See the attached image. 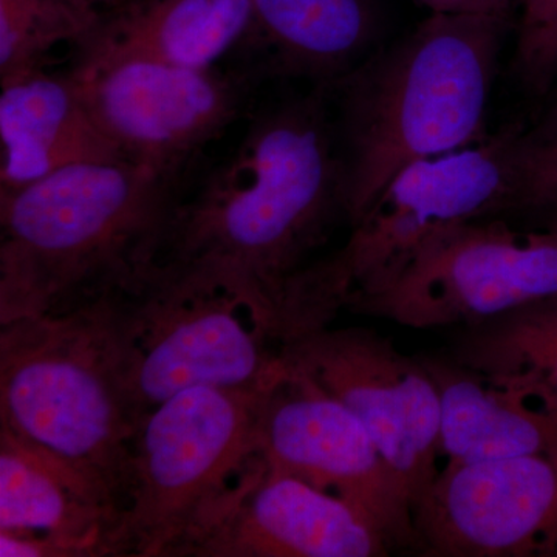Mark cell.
Wrapping results in <instances>:
<instances>
[{"label": "cell", "mask_w": 557, "mask_h": 557, "mask_svg": "<svg viewBox=\"0 0 557 557\" xmlns=\"http://www.w3.org/2000/svg\"><path fill=\"white\" fill-rule=\"evenodd\" d=\"M324 89L251 120L199 189L175 201L152 255L244 289L281 347L330 322L313 255L347 218Z\"/></svg>", "instance_id": "obj_1"}, {"label": "cell", "mask_w": 557, "mask_h": 557, "mask_svg": "<svg viewBox=\"0 0 557 557\" xmlns=\"http://www.w3.org/2000/svg\"><path fill=\"white\" fill-rule=\"evenodd\" d=\"M509 25L482 14L432 13L333 84L350 226L409 164L490 137L486 110Z\"/></svg>", "instance_id": "obj_2"}, {"label": "cell", "mask_w": 557, "mask_h": 557, "mask_svg": "<svg viewBox=\"0 0 557 557\" xmlns=\"http://www.w3.org/2000/svg\"><path fill=\"white\" fill-rule=\"evenodd\" d=\"M175 183L124 160L0 190V324L78 309L152 258Z\"/></svg>", "instance_id": "obj_3"}, {"label": "cell", "mask_w": 557, "mask_h": 557, "mask_svg": "<svg viewBox=\"0 0 557 557\" xmlns=\"http://www.w3.org/2000/svg\"><path fill=\"white\" fill-rule=\"evenodd\" d=\"M108 293L0 324V431L126 515L137 423L121 386Z\"/></svg>", "instance_id": "obj_4"}, {"label": "cell", "mask_w": 557, "mask_h": 557, "mask_svg": "<svg viewBox=\"0 0 557 557\" xmlns=\"http://www.w3.org/2000/svg\"><path fill=\"white\" fill-rule=\"evenodd\" d=\"M121 386L135 423L196 387L265 391L281 347L244 289L207 271L139 263L108 293Z\"/></svg>", "instance_id": "obj_5"}, {"label": "cell", "mask_w": 557, "mask_h": 557, "mask_svg": "<svg viewBox=\"0 0 557 557\" xmlns=\"http://www.w3.org/2000/svg\"><path fill=\"white\" fill-rule=\"evenodd\" d=\"M265 391L188 388L139 420L124 515L129 556H186L259 463L256 423Z\"/></svg>", "instance_id": "obj_6"}, {"label": "cell", "mask_w": 557, "mask_h": 557, "mask_svg": "<svg viewBox=\"0 0 557 557\" xmlns=\"http://www.w3.org/2000/svg\"><path fill=\"white\" fill-rule=\"evenodd\" d=\"M519 124L478 145L416 161L398 172L332 262L347 299L375 292L449 230L515 212L520 182Z\"/></svg>", "instance_id": "obj_7"}, {"label": "cell", "mask_w": 557, "mask_h": 557, "mask_svg": "<svg viewBox=\"0 0 557 557\" xmlns=\"http://www.w3.org/2000/svg\"><path fill=\"white\" fill-rule=\"evenodd\" d=\"M557 295V233L504 218L465 223L428 244L397 276L346 302L403 327H467Z\"/></svg>", "instance_id": "obj_8"}, {"label": "cell", "mask_w": 557, "mask_h": 557, "mask_svg": "<svg viewBox=\"0 0 557 557\" xmlns=\"http://www.w3.org/2000/svg\"><path fill=\"white\" fill-rule=\"evenodd\" d=\"M281 357L359 418L413 511L442 469L438 388L423 357L373 330L332 325L284 344Z\"/></svg>", "instance_id": "obj_9"}, {"label": "cell", "mask_w": 557, "mask_h": 557, "mask_svg": "<svg viewBox=\"0 0 557 557\" xmlns=\"http://www.w3.org/2000/svg\"><path fill=\"white\" fill-rule=\"evenodd\" d=\"M73 78L102 134L129 163L177 185L180 172L240 119L242 76L143 58L75 62Z\"/></svg>", "instance_id": "obj_10"}, {"label": "cell", "mask_w": 557, "mask_h": 557, "mask_svg": "<svg viewBox=\"0 0 557 557\" xmlns=\"http://www.w3.org/2000/svg\"><path fill=\"white\" fill-rule=\"evenodd\" d=\"M256 453L271 471L357 508L394 549L417 552L412 508L368 429L338 398L285 362L260 398Z\"/></svg>", "instance_id": "obj_11"}, {"label": "cell", "mask_w": 557, "mask_h": 557, "mask_svg": "<svg viewBox=\"0 0 557 557\" xmlns=\"http://www.w3.org/2000/svg\"><path fill=\"white\" fill-rule=\"evenodd\" d=\"M429 557H557V454L442 469L412 511Z\"/></svg>", "instance_id": "obj_12"}, {"label": "cell", "mask_w": 557, "mask_h": 557, "mask_svg": "<svg viewBox=\"0 0 557 557\" xmlns=\"http://www.w3.org/2000/svg\"><path fill=\"white\" fill-rule=\"evenodd\" d=\"M387 537L343 498L260 458L185 557H384Z\"/></svg>", "instance_id": "obj_13"}, {"label": "cell", "mask_w": 557, "mask_h": 557, "mask_svg": "<svg viewBox=\"0 0 557 557\" xmlns=\"http://www.w3.org/2000/svg\"><path fill=\"white\" fill-rule=\"evenodd\" d=\"M0 556H129L124 515L0 431Z\"/></svg>", "instance_id": "obj_14"}, {"label": "cell", "mask_w": 557, "mask_h": 557, "mask_svg": "<svg viewBox=\"0 0 557 557\" xmlns=\"http://www.w3.org/2000/svg\"><path fill=\"white\" fill-rule=\"evenodd\" d=\"M438 388L442 469L557 454V397L531 381L496 380L453 357H423Z\"/></svg>", "instance_id": "obj_15"}, {"label": "cell", "mask_w": 557, "mask_h": 557, "mask_svg": "<svg viewBox=\"0 0 557 557\" xmlns=\"http://www.w3.org/2000/svg\"><path fill=\"white\" fill-rule=\"evenodd\" d=\"M252 0H121L101 11L76 62L143 58L219 70L234 53L255 54Z\"/></svg>", "instance_id": "obj_16"}, {"label": "cell", "mask_w": 557, "mask_h": 557, "mask_svg": "<svg viewBox=\"0 0 557 557\" xmlns=\"http://www.w3.org/2000/svg\"><path fill=\"white\" fill-rule=\"evenodd\" d=\"M0 86V190L22 188L73 164L123 160L70 70H36Z\"/></svg>", "instance_id": "obj_17"}, {"label": "cell", "mask_w": 557, "mask_h": 557, "mask_svg": "<svg viewBox=\"0 0 557 557\" xmlns=\"http://www.w3.org/2000/svg\"><path fill=\"white\" fill-rule=\"evenodd\" d=\"M252 9L260 65L322 87L368 60L379 33L372 0H252Z\"/></svg>", "instance_id": "obj_18"}, {"label": "cell", "mask_w": 557, "mask_h": 557, "mask_svg": "<svg viewBox=\"0 0 557 557\" xmlns=\"http://www.w3.org/2000/svg\"><path fill=\"white\" fill-rule=\"evenodd\" d=\"M450 357L497 380L531 381L557 397V295L458 327Z\"/></svg>", "instance_id": "obj_19"}, {"label": "cell", "mask_w": 557, "mask_h": 557, "mask_svg": "<svg viewBox=\"0 0 557 557\" xmlns=\"http://www.w3.org/2000/svg\"><path fill=\"white\" fill-rule=\"evenodd\" d=\"M100 14L87 0H0V83L47 69L51 51L78 47Z\"/></svg>", "instance_id": "obj_20"}, {"label": "cell", "mask_w": 557, "mask_h": 557, "mask_svg": "<svg viewBox=\"0 0 557 557\" xmlns=\"http://www.w3.org/2000/svg\"><path fill=\"white\" fill-rule=\"evenodd\" d=\"M516 78L533 95H545L557 81V0H518Z\"/></svg>", "instance_id": "obj_21"}, {"label": "cell", "mask_w": 557, "mask_h": 557, "mask_svg": "<svg viewBox=\"0 0 557 557\" xmlns=\"http://www.w3.org/2000/svg\"><path fill=\"white\" fill-rule=\"evenodd\" d=\"M519 193L512 215L557 208V101L530 129L519 134Z\"/></svg>", "instance_id": "obj_22"}, {"label": "cell", "mask_w": 557, "mask_h": 557, "mask_svg": "<svg viewBox=\"0 0 557 557\" xmlns=\"http://www.w3.org/2000/svg\"><path fill=\"white\" fill-rule=\"evenodd\" d=\"M431 13L482 14V16L512 20L515 0H418Z\"/></svg>", "instance_id": "obj_23"}, {"label": "cell", "mask_w": 557, "mask_h": 557, "mask_svg": "<svg viewBox=\"0 0 557 557\" xmlns=\"http://www.w3.org/2000/svg\"><path fill=\"white\" fill-rule=\"evenodd\" d=\"M534 220L536 228L555 231L557 233V208L548 209V211L541 212V214L531 215Z\"/></svg>", "instance_id": "obj_24"}, {"label": "cell", "mask_w": 557, "mask_h": 557, "mask_svg": "<svg viewBox=\"0 0 557 557\" xmlns=\"http://www.w3.org/2000/svg\"><path fill=\"white\" fill-rule=\"evenodd\" d=\"M87 2H90L91 5L95 7V9L104 11L108 9H112V7H115L116 3L121 2V0H87Z\"/></svg>", "instance_id": "obj_25"}]
</instances>
